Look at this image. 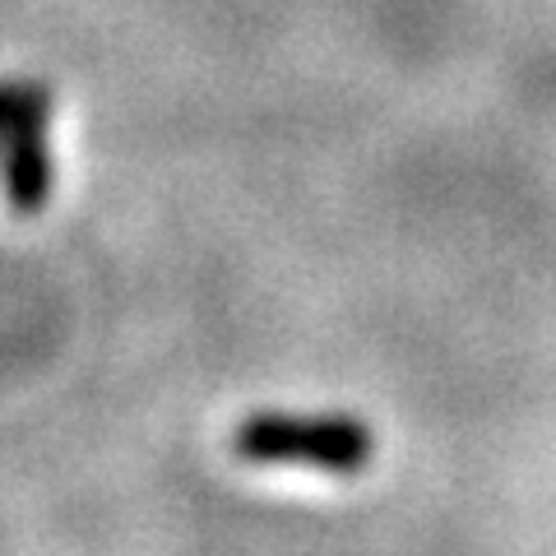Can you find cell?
Returning <instances> with one entry per match:
<instances>
[{
    "label": "cell",
    "mask_w": 556,
    "mask_h": 556,
    "mask_svg": "<svg viewBox=\"0 0 556 556\" xmlns=\"http://www.w3.org/2000/svg\"><path fill=\"white\" fill-rule=\"evenodd\" d=\"M51 121V89L47 84L10 79L0 84V153L24 135H42Z\"/></svg>",
    "instance_id": "cell-3"
},
{
    "label": "cell",
    "mask_w": 556,
    "mask_h": 556,
    "mask_svg": "<svg viewBox=\"0 0 556 556\" xmlns=\"http://www.w3.org/2000/svg\"><path fill=\"white\" fill-rule=\"evenodd\" d=\"M51 153H47V130L42 135H24L0 153V186H5V200L14 214H38L51 200Z\"/></svg>",
    "instance_id": "cell-2"
},
{
    "label": "cell",
    "mask_w": 556,
    "mask_h": 556,
    "mask_svg": "<svg viewBox=\"0 0 556 556\" xmlns=\"http://www.w3.org/2000/svg\"><path fill=\"white\" fill-rule=\"evenodd\" d=\"M247 464H302L320 473H362L376 455L371 427L353 413H255L232 437Z\"/></svg>",
    "instance_id": "cell-1"
}]
</instances>
